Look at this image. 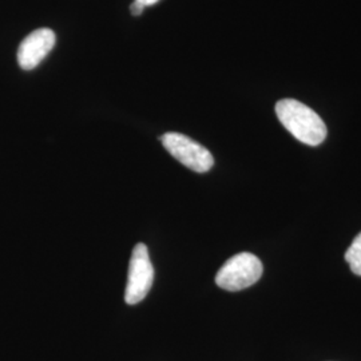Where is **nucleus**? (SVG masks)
Here are the masks:
<instances>
[{
    "mask_svg": "<svg viewBox=\"0 0 361 361\" xmlns=\"http://www.w3.org/2000/svg\"><path fill=\"white\" fill-rule=\"evenodd\" d=\"M276 114L285 129L300 142L317 146L326 138V126L323 119L310 107L296 99L277 102Z\"/></svg>",
    "mask_w": 361,
    "mask_h": 361,
    "instance_id": "1",
    "label": "nucleus"
},
{
    "mask_svg": "<svg viewBox=\"0 0 361 361\" xmlns=\"http://www.w3.org/2000/svg\"><path fill=\"white\" fill-rule=\"evenodd\" d=\"M262 262L252 253H240L229 258L216 276L219 288L238 292L256 284L262 276Z\"/></svg>",
    "mask_w": 361,
    "mask_h": 361,
    "instance_id": "2",
    "label": "nucleus"
},
{
    "mask_svg": "<svg viewBox=\"0 0 361 361\" xmlns=\"http://www.w3.org/2000/svg\"><path fill=\"white\" fill-rule=\"evenodd\" d=\"M161 141L170 154L195 173H207L214 165V158L207 147L183 134L166 133Z\"/></svg>",
    "mask_w": 361,
    "mask_h": 361,
    "instance_id": "3",
    "label": "nucleus"
},
{
    "mask_svg": "<svg viewBox=\"0 0 361 361\" xmlns=\"http://www.w3.org/2000/svg\"><path fill=\"white\" fill-rule=\"evenodd\" d=\"M154 281V268L150 261L147 246L138 244L133 249L130 258L129 274L125 300L129 305L141 302L147 296Z\"/></svg>",
    "mask_w": 361,
    "mask_h": 361,
    "instance_id": "4",
    "label": "nucleus"
},
{
    "mask_svg": "<svg viewBox=\"0 0 361 361\" xmlns=\"http://www.w3.org/2000/svg\"><path fill=\"white\" fill-rule=\"evenodd\" d=\"M55 46V34L50 28H39L23 39L18 50V63L30 71L50 54Z\"/></svg>",
    "mask_w": 361,
    "mask_h": 361,
    "instance_id": "5",
    "label": "nucleus"
},
{
    "mask_svg": "<svg viewBox=\"0 0 361 361\" xmlns=\"http://www.w3.org/2000/svg\"><path fill=\"white\" fill-rule=\"evenodd\" d=\"M345 261L348 262L350 271L361 276V233L357 234V237L349 246L345 253Z\"/></svg>",
    "mask_w": 361,
    "mask_h": 361,
    "instance_id": "6",
    "label": "nucleus"
},
{
    "mask_svg": "<svg viewBox=\"0 0 361 361\" xmlns=\"http://www.w3.org/2000/svg\"><path fill=\"white\" fill-rule=\"evenodd\" d=\"M143 10H145V6L137 0H134V3L130 6V11L134 16H140L143 13Z\"/></svg>",
    "mask_w": 361,
    "mask_h": 361,
    "instance_id": "7",
    "label": "nucleus"
},
{
    "mask_svg": "<svg viewBox=\"0 0 361 361\" xmlns=\"http://www.w3.org/2000/svg\"><path fill=\"white\" fill-rule=\"evenodd\" d=\"M137 1H140L145 7H149V6H153L155 3H158L159 0H137Z\"/></svg>",
    "mask_w": 361,
    "mask_h": 361,
    "instance_id": "8",
    "label": "nucleus"
}]
</instances>
